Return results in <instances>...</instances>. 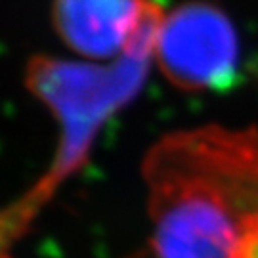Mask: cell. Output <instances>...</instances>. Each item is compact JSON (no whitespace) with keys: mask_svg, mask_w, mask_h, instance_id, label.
I'll return each mask as SVG.
<instances>
[{"mask_svg":"<svg viewBox=\"0 0 258 258\" xmlns=\"http://www.w3.org/2000/svg\"><path fill=\"white\" fill-rule=\"evenodd\" d=\"M165 14L157 0H54L57 37L77 55L115 61L151 37Z\"/></svg>","mask_w":258,"mask_h":258,"instance_id":"3","label":"cell"},{"mask_svg":"<svg viewBox=\"0 0 258 258\" xmlns=\"http://www.w3.org/2000/svg\"><path fill=\"white\" fill-rule=\"evenodd\" d=\"M239 38L230 16L203 0L163 14L153 38V63L185 92H214L235 83Z\"/></svg>","mask_w":258,"mask_h":258,"instance_id":"2","label":"cell"},{"mask_svg":"<svg viewBox=\"0 0 258 258\" xmlns=\"http://www.w3.org/2000/svg\"><path fill=\"white\" fill-rule=\"evenodd\" d=\"M142 182L149 258H258V124L166 132Z\"/></svg>","mask_w":258,"mask_h":258,"instance_id":"1","label":"cell"}]
</instances>
